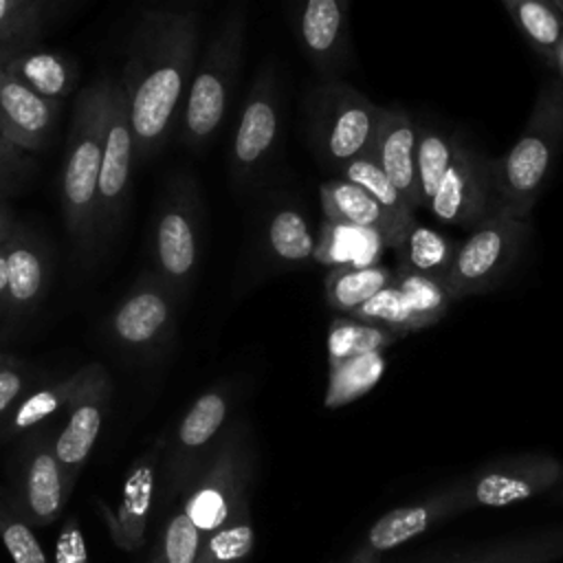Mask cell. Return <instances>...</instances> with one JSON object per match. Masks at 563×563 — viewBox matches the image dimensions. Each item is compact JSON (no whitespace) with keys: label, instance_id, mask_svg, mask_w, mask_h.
Instances as JSON below:
<instances>
[{"label":"cell","instance_id":"40","mask_svg":"<svg viewBox=\"0 0 563 563\" xmlns=\"http://www.w3.org/2000/svg\"><path fill=\"white\" fill-rule=\"evenodd\" d=\"M202 539L200 530L183 510L172 512L145 563H196Z\"/></svg>","mask_w":563,"mask_h":563},{"label":"cell","instance_id":"3","mask_svg":"<svg viewBox=\"0 0 563 563\" xmlns=\"http://www.w3.org/2000/svg\"><path fill=\"white\" fill-rule=\"evenodd\" d=\"M563 145V81L545 79L537 92L532 112L506 156L493 158V176L499 202L517 218L530 211L545 189Z\"/></svg>","mask_w":563,"mask_h":563},{"label":"cell","instance_id":"7","mask_svg":"<svg viewBox=\"0 0 563 563\" xmlns=\"http://www.w3.org/2000/svg\"><path fill=\"white\" fill-rule=\"evenodd\" d=\"M530 235V218H517L506 209H497L471 227L466 238L457 242L444 279L453 301L495 288L515 264Z\"/></svg>","mask_w":563,"mask_h":563},{"label":"cell","instance_id":"18","mask_svg":"<svg viewBox=\"0 0 563 563\" xmlns=\"http://www.w3.org/2000/svg\"><path fill=\"white\" fill-rule=\"evenodd\" d=\"M292 29L303 57L317 75L334 79L350 53L345 0H295Z\"/></svg>","mask_w":563,"mask_h":563},{"label":"cell","instance_id":"36","mask_svg":"<svg viewBox=\"0 0 563 563\" xmlns=\"http://www.w3.org/2000/svg\"><path fill=\"white\" fill-rule=\"evenodd\" d=\"M336 176L361 187L365 194H369L383 209H387L400 222H416L413 209L402 200L398 189L391 185L387 174L376 165V161L369 154H361V156L352 158L336 172Z\"/></svg>","mask_w":563,"mask_h":563},{"label":"cell","instance_id":"38","mask_svg":"<svg viewBox=\"0 0 563 563\" xmlns=\"http://www.w3.org/2000/svg\"><path fill=\"white\" fill-rule=\"evenodd\" d=\"M0 537L13 563H48L31 523L4 488H0Z\"/></svg>","mask_w":563,"mask_h":563},{"label":"cell","instance_id":"46","mask_svg":"<svg viewBox=\"0 0 563 563\" xmlns=\"http://www.w3.org/2000/svg\"><path fill=\"white\" fill-rule=\"evenodd\" d=\"M0 154H9V156H26V152H22L11 139H9V134H7V128H4V123H2V119H0Z\"/></svg>","mask_w":563,"mask_h":563},{"label":"cell","instance_id":"50","mask_svg":"<svg viewBox=\"0 0 563 563\" xmlns=\"http://www.w3.org/2000/svg\"><path fill=\"white\" fill-rule=\"evenodd\" d=\"M345 2H350V0H345Z\"/></svg>","mask_w":563,"mask_h":563},{"label":"cell","instance_id":"21","mask_svg":"<svg viewBox=\"0 0 563 563\" xmlns=\"http://www.w3.org/2000/svg\"><path fill=\"white\" fill-rule=\"evenodd\" d=\"M70 493L62 477L53 442L37 438L20 460L15 475V504L31 526H48L64 510Z\"/></svg>","mask_w":563,"mask_h":563},{"label":"cell","instance_id":"29","mask_svg":"<svg viewBox=\"0 0 563 563\" xmlns=\"http://www.w3.org/2000/svg\"><path fill=\"white\" fill-rule=\"evenodd\" d=\"M563 559V526L479 548L449 563H552Z\"/></svg>","mask_w":563,"mask_h":563},{"label":"cell","instance_id":"26","mask_svg":"<svg viewBox=\"0 0 563 563\" xmlns=\"http://www.w3.org/2000/svg\"><path fill=\"white\" fill-rule=\"evenodd\" d=\"M394 268L383 264L369 266H334L323 277L325 303L339 314H352L367 299L389 286Z\"/></svg>","mask_w":563,"mask_h":563},{"label":"cell","instance_id":"2","mask_svg":"<svg viewBox=\"0 0 563 563\" xmlns=\"http://www.w3.org/2000/svg\"><path fill=\"white\" fill-rule=\"evenodd\" d=\"M112 77H99L84 88L73 106L62 163L59 198L68 240L77 260L88 264L95 253V202L108 121V97Z\"/></svg>","mask_w":563,"mask_h":563},{"label":"cell","instance_id":"44","mask_svg":"<svg viewBox=\"0 0 563 563\" xmlns=\"http://www.w3.org/2000/svg\"><path fill=\"white\" fill-rule=\"evenodd\" d=\"M15 224H18V220L13 218L11 209L4 205V198H0V249L9 242Z\"/></svg>","mask_w":563,"mask_h":563},{"label":"cell","instance_id":"5","mask_svg":"<svg viewBox=\"0 0 563 563\" xmlns=\"http://www.w3.org/2000/svg\"><path fill=\"white\" fill-rule=\"evenodd\" d=\"M205 238V205L191 172H174L156 198L150 227L152 271L183 301L198 275Z\"/></svg>","mask_w":563,"mask_h":563},{"label":"cell","instance_id":"16","mask_svg":"<svg viewBox=\"0 0 563 563\" xmlns=\"http://www.w3.org/2000/svg\"><path fill=\"white\" fill-rule=\"evenodd\" d=\"M464 508H471L464 486L396 506L372 523L365 541L350 554L347 563H378L387 552L405 545L407 541L427 532L440 519Z\"/></svg>","mask_w":563,"mask_h":563},{"label":"cell","instance_id":"20","mask_svg":"<svg viewBox=\"0 0 563 563\" xmlns=\"http://www.w3.org/2000/svg\"><path fill=\"white\" fill-rule=\"evenodd\" d=\"M53 271L48 242L29 224H15L7 242V303L4 314L20 321L42 303Z\"/></svg>","mask_w":563,"mask_h":563},{"label":"cell","instance_id":"11","mask_svg":"<svg viewBox=\"0 0 563 563\" xmlns=\"http://www.w3.org/2000/svg\"><path fill=\"white\" fill-rule=\"evenodd\" d=\"M180 303L152 268L143 271L112 308L108 334L130 354L156 356L174 341Z\"/></svg>","mask_w":563,"mask_h":563},{"label":"cell","instance_id":"24","mask_svg":"<svg viewBox=\"0 0 563 563\" xmlns=\"http://www.w3.org/2000/svg\"><path fill=\"white\" fill-rule=\"evenodd\" d=\"M57 112V103L42 99L0 66V119L9 139L22 152H42L48 145Z\"/></svg>","mask_w":563,"mask_h":563},{"label":"cell","instance_id":"33","mask_svg":"<svg viewBox=\"0 0 563 563\" xmlns=\"http://www.w3.org/2000/svg\"><path fill=\"white\" fill-rule=\"evenodd\" d=\"M462 134L444 132L431 125H418L416 139V178H418V194L420 207L427 205L431 194L435 191L438 183L442 180L444 172L449 169L455 152L462 143Z\"/></svg>","mask_w":563,"mask_h":563},{"label":"cell","instance_id":"23","mask_svg":"<svg viewBox=\"0 0 563 563\" xmlns=\"http://www.w3.org/2000/svg\"><path fill=\"white\" fill-rule=\"evenodd\" d=\"M325 220L372 231L383 246L396 249L413 222H400L354 183L332 176L319 187Z\"/></svg>","mask_w":563,"mask_h":563},{"label":"cell","instance_id":"39","mask_svg":"<svg viewBox=\"0 0 563 563\" xmlns=\"http://www.w3.org/2000/svg\"><path fill=\"white\" fill-rule=\"evenodd\" d=\"M350 317L372 323V325H378V328L396 334L398 339L422 330L418 319L409 310L407 301L402 299L400 290L394 284L385 286L380 292H376L372 299H367L361 308H356Z\"/></svg>","mask_w":563,"mask_h":563},{"label":"cell","instance_id":"47","mask_svg":"<svg viewBox=\"0 0 563 563\" xmlns=\"http://www.w3.org/2000/svg\"><path fill=\"white\" fill-rule=\"evenodd\" d=\"M552 68L556 70V77L563 81V37L554 51V59H552Z\"/></svg>","mask_w":563,"mask_h":563},{"label":"cell","instance_id":"9","mask_svg":"<svg viewBox=\"0 0 563 563\" xmlns=\"http://www.w3.org/2000/svg\"><path fill=\"white\" fill-rule=\"evenodd\" d=\"M251 455L238 429L229 431L220 446L207 455L198 475L185 490L183 512L202 537L218 530L249 508Z\"/></svg>","mask_w":563,"mask_h":563},{"label":"cell","instance_id":"48","mask_svg":"<svg viewBox=\"0 0 563 563\" xmlns=\"http://www.w3.org/2000/svg\"><path fill=\"white\" fill-rule=\"evenodd\" d=\"M9 358H11V356H9V354H2V352H0V365H4V363H7V361H9Z\"/></svg>","mask_w":563,"mask_h":563},{"label":"cell","instance_id":"22","mask_svg":"<svg viewBox=\"0 0 563 563\" xmlns=\"http://www.w3.org/2000/svg\"><path fill=\"white\" fill-rule=\"evenodd\" d=\"M416 139L418 123L400 108H383L378 130L372 139L367 154L387 174L402 200L416 211L420 207L418 178H416Z\"/></svg>","mask_w":563,"mask_h":563},{"label":"cell","instance_id":"34","mask_svg":"<svg viewBox=\"0 0 563 563\" xmlns=\"http://www.w3.org/2000/svg\"><path fill=\"white\" fill-rule=\"evenodd\" d=\"M396 339H398L396 334L378 325L358 321L350 314H339L332 319L328 330V365H334L367 352H383Z\"/></svg>","mask_w":563,"mask_h":563},{"label":"cell","instance_id":"42","mask_svg":"<svg viewBox=\"0 0 563 563\" xmlns=\"http://www.w3.org/2000/svg\"><path fill=\"white\" fill-rule=\"evenodd\" d=\"M29 383V369L18 361L9 358L4 365H0V413L9 411L18 396L26 389Z\"/></svg>","mask_w":563,"mask_h":563},{"label":"cell","instance_id":"8","mask_svg":"<svg viewBox=\"0 0 563 563\" xmlns=\"http://www.w3.org/2000/svg\"><path fill=\"white\" fill-rule=\"evenodd\" d=\"M282 136V90L273 59H266L240 110L231 147L229 178L233 189L249 191L260 183L277 154Z\"/></svg>","mask_w":563,"mask_h":563},{"label":"cell","instance_id":"31","mask_svg":"<svg viewBox=\"0 0 563 563\" xmlns=\"http://www.w3.org/2000/svg\"><path fill=\"white\" fill-rule=\"evenodd\" d=\"M455 249H457V242L446 233L433 227L413 222L394 251L398 255V264L413 268L418 273L446 279Z\"/></svg>","mask_w":563,"mask_h":563},{"label":"cell","instance_id":"4","mask_svg":"<svg viewBox=\"0 0 563 563\" xmlns=\"http://www.w3.org/2000/svg\"><path fill=\"white\" fill-rule=\"evenodd\" d=\"M242 51L244 9L235 7L224 15L218 31L205 44L202 55L196 59L176 125L178 141L187 150H205L220 130L240 77Z\"/></svg>","mask_w":563,"mask_h":563},{"label":"cell","instance_id":"27","mask_svg":"<svg viewBox=\"0 0 563 563\" xmlns=\"http://www.w3.org/2000/svg\"><path fill=\"white\" fill-rule=\"evenodd\" d=\"M528 46L552 66L563 37V13L552 0H499Z\"/></svg>","mask_w":563,"mask_h":563},{"label":"cell","instance_id":"19","mask_svg":"<svg viewBox=\"0 0 563 563\" xmlns=\"http://www.w3.org/2000/svg\"><path fill=\"white\" fill-rule=\"evenodd\" d=\"M161 460L163 442H156L128 468L119 504L114 508L101 506L108 532L114 545L123 552H136L145 545V532L156 499Z\"/></svg>","mask_w":563,"mask_h":563},{"label":"cell","instance_id":"25","mask_svg":"<svg viewBox=\"0 0 563 563\" xmlns=\"http://www.w3.org/2000/svg\"><path fill=\"white\" fill-rule=\"evenodd\" d=\"M0 66L29 90L57 106L70 95L77 81L75 62L57 51L24 46L2 55Z\"/></svg>","mask_w":563,"mask_h":563},{"label":"cell","instance_id":"43","mask_svg":"<svg viewBox=\"0 0 563 563\" xmlns=\"http://www.w3.org/2000/svg\"><path fill=\"white\" fill-rule=\"evenodd\" d=\"M31 167V158L26 156H9L0 154V198L15 191L24 172Z\"/></svg>","mask_w":563,"mask_h":563},{"label":"cell","instance_id":"28","mask_svg":"<svg viewBox=\"0 0 563 563\" xmlns=\"http://www.w3.org/2000/svg\"><path fill=\"white\" fill-rule=\"evenodd\" d=\"M90 372V363L75 369L66 378H59L51 385H44L29 396H24L13 409L7 420L4 431L7 433H24L37 424H42L46 418L57 413L59 409L68 407L70 400L77 396V391L84 387Z\"/></svg>","mask_w":563,"mask_h":563},{"label":"cell","instance_id":"35","mask_svg":"<svg viewBox=\"0 0 563 563\" xmlns=\"http://www.w3.org/2000/svg\"><path fill=\"white\" fill-rule=\"evenodd\" d=\"M255 550V528L249 508L202 539L196 563H246Z\"/></svg>","mask_w":563,"mask_h":563},{"label":"cell","instance_id":"6","mask_svg":"<svg viewBox=\"0 0 563 563\" xmlns=\"http://www.w3.org/2000/svg\"><path fill=\"white\" fill-rule=\"evenodd\" d=\"M383 106L343 84L325 79L306 97V139L314 158L330 172H339L352 158L367 154L378 130Z\"/></svg>","mask_w":563,"mask_h":563},{"label":"cell","instance_id":"13","mask_svg":"<svg viewBox=\"0 0 563 563\" xmlns=\"http://www.w3.org/2000/svg\"><path fill=\"white\" fill-rule=\"evenodd\" d=\"M312 235L303 207L292 196L271 198L255 218L249 251V277L260 282L314 257Z\"/></svg>","mask_w":563,"mask_h":563},{"label":"cell","instance_id":"41","mask_svg":"<svg viewBox=\"0 0 563 563\" xmlns=\"http://www.w3.org/2000/svg\"><path fill=\"white\" fill-rule=\"evenodd\" d=\"M53 563H90L86 539H84V532L75 517H68L64 528L57 534Z\"/></svg>","mask_w":563,"mask_h":563},{"label":"cell","instance_id":"10","mask_svg":"<svg viewBox=\"0 0 563 563\" xmlns=\"http://www.w3.org/2000/svg\"><path fill=\"white\" fill-rule=\"evenodd\" d=\"M134 141L125 92L121 79H112L108 97V121L103 134V154L95 202V253L103 255L117 240L132 194Z\"/></svg>","mask_w":563,"mask_h":563},{"label":"cell","instance_id":"14","mask_svg":"<svg viewBox=\"0 0 563 563\" xmlns=\"http://www.w3.org/2000/svg\"><path fill=\"white\" fill-rule=\"evenodd\" d=\"M231 407L229 385H213L202 391L180 418L169 444L163 442L165 495L172 499L189 488L205 464L209 444L220 433Z\"/></svg>","mask_w":563,"mask_h":563},{"label":"cell","instance_id":"1","mask_svg":"<svg viewBox=\"0 0 563 563\" xmlns=\"http://www.w3.org/2000/svg\"><path fill=\"white\" fill-rule=\"evenodd\" d=\"M196 11H143L130 35L121 86L128 101L134 158L150 161L176 132L198 59Z\"/></svg>","mask_w":563,"mask_h":563},{"label":"cell","instance_id":"45","mask_svg":"<svg viewBox=\"0 0 563 563\" xmlns=\"http://www.w3.org/2000/svg\"><path fill=\"white\" fill-rule=\"evenodd\" d=\"M7 303V244L0 249V314H4Z\"/></svg>","mask_w":563,"mask_h":563},{"label":"cell","instance_id":"32","mask_svg":"<svg viewBox=\"0 0 563 563\" xmlns=\"http://www.w3.org/2000/svg\"><path fill=\"white\" fill-rule=\"evenodd\" d=\"M391 284L400 290L422 330L438 323L453 303V297L442 277L418 273L402 264H396Z\"/></svg>","mask_w":563,"mask_h":563},{"label":"cell","instance_id":"17","mask_svg":"<svg viewBox=\"0 0 563 563\" xmlns=\"http://www.w3.org/2000/svg\"><path fill=\"white\" fill-rule=\"evenodd\" d=\"M563 477V464L550 455H523L495 462L464 484L471 508H504L548 493Z\"/></svg>","mask_w":563,"mask_h":563},{"label":"cell","instance_id":"49","mask_svg":"<svg viewBox=\"0 0 563 563\" xmlns=\"http://www.w3.org/2000/svg\"><path fill=\"white\" fill-rule=\"evenodd\" d=\"M552 2H554V4H556V7H559V11H561V13H563V0H552Z\"/></svg>","mask_w":563,"mask_h":563},{"label":"cell","instance_id":"30","mask_svg":"<svg viewBox=\"0 0 563 563\" xmlns=\"http://www.w3.org/2000/svg\"><path fill=\"white\" fill-rule=\"evenodd\" d=\"M383 372H385L383 352H367V354L328 365V387H325L323 405L328 409H339L358 400L380 380Z\"/></svg>","mask_w":563,"mask_h":563},{"label":"cell","instance_id":"12","mask_svg":"<svg viewBox=\"0 0 563 563\" xmlns=\"http://www.w3.org/2000/svg\"><path fill=\"white\" fill-rule=\"evenodd\" d=\"M424 209L449 227L471 229L497 209H504L495 189L493 158H486L462 139L455 158L427 200Z\"/></svg>","mask_w":563,"mask_h":563},{"label":"cell","instance_id":"15","mask_svg":"<svg viewBox=\"0 0 563 563\" xmlns=\"http://www.w3.org/2000/svg\"><path fill=\"white\" fill-rule=\"evenodd\" d=\"M110 394H112V380L108 369L101 363H90L88 378L84 387L77 391V396L70 400V405L66 407L68 409L66 424L62 427V431L53 442V451L62 468V477L66 482L68 493H73L75 482L99 438Z\"/></svg>","mask_w":563,"mask_h":563},{"label":"cell","instance_id":"37","mask_svg":"<svg viewBox=\"0 0 563 563\" xmlns=\"http://www.w3.org/2000/svg\"><path fill=\"white\" fill-rule=\"evenodd\" d=\"M51 0H0V57L31 46Z\"/></svg>","mask_w":563,"mask_h":563}]
</instances>
